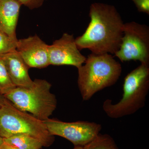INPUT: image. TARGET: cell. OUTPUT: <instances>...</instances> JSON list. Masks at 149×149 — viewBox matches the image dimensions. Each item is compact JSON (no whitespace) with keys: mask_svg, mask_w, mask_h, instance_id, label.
Masks as SVG:
<instances>
[{"mask_svg":"<svg viewBox=\"0 0 149 149\" xmlns=\"http://www.w3.org/2000/svg\"><path fill=\"white\" fill-rule=\"evenodd\" d=\"M149 90V65L141 63L125 77L120 101L113 104L111 100L107 99L103 104V109L112 118L133 114L145 106Z\"/></svg>","mask_w":149,"mask_h":149,"instance_id":"3","label":"cell"},{"mask_svg":"<svg viewBox=\"0 0 149 149\" xmlns=\"http://www.w3.org/2000/svg\"><path fill=\"white\" fill-rule=\"evenodd\" d=\"M5 97L3 95L0 93V108L1 107L2 105L3 104V103L4 101L5 100Z\"/></svg>","mask_w":149,"mask_h":149,"instance_id":"19","label":"cell"},{"mask_svg":"<svg viewBox=\"0 0 149 149\" xmlns=\"http://www.w3.org/2000/svg\"><path fill=\"white\" fill-rule=\"evenodd\" d=\"M21 5L15 0H0V25L3 32L17 39L16 29Z\"/></svg>","mask_w":149,"mask_h":149,"instance_id":"11","label":"cell"},{"mask_svg":"<svg viewBox=\"0 0 149 149\" xmlns=\"http://www.w3.org/2000/svg\"><path fill=\"white\" fill-rule=\"evenodd\" d=\"M32 87H16L4 97L16 107L45 121L56 108L57 100L51 92L52 85L47 80L36 79Z\"/></svg>","mask_w":149,"mask_h":149,"instance_id":"5","label":"cell"},{"mask_svg":"<svg viewBox=\"0 0 149 149\" xmlns=\"http://www.w3.org/2000/svg\"><path fill=\"white\" fill-rule=\"evenodd\" d=\"M91 22L84 34L75 39L79 50L114 54L121 45L124 23L115 7L101 3L90 6Z\"/></svg>","mask_w":149,"mask_h":149,"instance_id":"1","label":"cell"},{"mask_svg":"<svg viewBox=\"0 0 149 149\" xmlns=\"http://www.w3.org/2000/svg\"><path fill=\"white\" fill-rule=\"evenodd\" d=\"M115 56L123 62L149 64V27L135 22L124 23L121 45Z\"/></svg>","mask_w":149,"mask_h":149,"instance_id":"6","label":"cell"},{"mask_svg":"<svg viewBox=\"0 0 149 149\" xmlns=\"http://www.w3.org/2000/svg\"><path fill=\"white\" fill-rule=\"evenodd\" d=\"M1 149H19L16 148V147H14L13 146H11L10 145L4 142L3 144L2 147Z\"/></svg>","mask_w":149,"mask_h":149,"instance_id":"18","label":"cell"},{"mask_svg":"<svg viewBox=\"0 0 149 149\" xmlns=\"http://www.w3.org/2000/svg\"><path fill=\"white\" fill-rule=\"evenodd\" d=\"M44 121L51 135L65 138L74 146L84 147L93 141L102 130V125L95 122H66L50 118Z\"/></svg>","mask_w":149,"mask_h":149,"instance_id":"7","label":"cell"},{"mask_svg":"<svg viewBox=\"0 0 149 149\" xmlns=\"http://www.w3.org/2000/svg\"><path fill=\"white\" fill-rule=\"evenodd\" d=\"M83 149H118L113 139L108 134L99 133Z\"/></svg>","mask_w":149,"mask_h":149,"instance_id":"13","label":"cell"},{"mask_svg":"<svg viewBox=\"0 0 149 149\" xmlns=\"http://www.w3.org/2000/svg\"><path fill=\"white\" fill-rule=\"evenodd\" d=\"M80 51L73 35L65 33L60 39L48 45L50 65H72L78 69L86 59Z\"/></svg>","mask_w":149,"mask_h":149,"instance_id":"8","label":"cell"},{"mask_svg":"<svg viewBox=\"0 0 149 149\" xmlns=\"http://www.w3.org/2000/svg\"><path fill=\"white\" fill-rule=\"evenodd\" d=\"M21 134L39 139L45 147L50 146L55 141L44 121L19 109L5 98L0 108V136L4 139Z\"/></svg>","mask_w":149,"mask_h":149,"instance_id":"4","label":"cell"},{"mask_svg":"<svg viewBox=\"0 0 149 149\" xmlns=\"http://www.w3.org/2000/svg\"><path fill=\"white\" fill-rule=\"evenodd\" d=\"M48 45L35 35L17 40L16 51L29 68H43L50 65Z\"/></svg>","mask_w":149,"mask_h":149,"instance_id":"9","label":"cell"},{"mask_svg":"<svg viewBox=\"0 0 149 149\" xmlns=\"http://www.w3.org/2000/svg\"><path fill=\"white\" fill-rule=\"evenodd\" d=\"M3 143V139L0 136V149H1L2 147Z\"/></svg>","mask_w":149,"mask_h":149,"instance_id":"20","label":"cell"},{"mask_svg":"<svg viewBox=\"0 0 149 149\" xmlns=\"http://www.w3.org/2000/svg\"><path fill=\"white\" fill-rule=\"evenodd\" d=\"M0 32H3L1 27V25H0Z\"/></svg>","mask_w":149,"mask_h":149,"instance_id":"22","label":"cell"},{"mask_svg":"<svg viewBox=\"0 0 149 149\" xmlns=\"http://www.w3.org/2000/svg\"><path fill=\"white\" fill-rule=\"evenodd\" d=\"M1 58L4 62L11 80L16 87L29 88L32 87L34 81L29 76V67L16 50Z\"/></svg>","mask_w":149,"mask_h":149,"instance_id":"10","label":"cell"},{"mask_svg":"<svg viewBox=\"0 0 149 149\" xmlns=\"http://www.w3.org/2000/svg\"><path fill=\"white\" fill-rule=\"evenodd\" d=\"M16 87L11 80L3 59L0 58V93L4 96Z\"/></svg>","mask_w":149,"mask_h":149,"instance_id":"14","label":"cell"},{"mask_svg":"<svg viewBox=\"0 0 149 149\" xmlns=\"http://www.w3.org/2000/svg\"><path fill=\"white\" fill-rule=\"evenodd\" d=\"M22 6L23 5L30 10L35 9L42 6L47 0H15Z\"/></svg>","mask_w":149,"mask_h":149,"instance_id":"16","label":"cell"},{"mask_svg":"<svg viewBox=\"0 0 149 149\" xmlns=\"http://www.w3.org/2000/svg\"><path fill=\"white\" fill-rule=\"evenodd\" d=\"M4 143L19 149H41L44 147L39 139L29 135H15L3 139Z\"/></svg>","mask_w":149,"mask_h":149,"instance_id":"12","label":"cell"},{"mask_svg":"<svg viewBox=\"0 0 149 149\" xmlns=\"http://www.w3.org/2000/svg\"><path fill=\"white\" fill-rule=\"evenodd\" d=\"M17 40L10 37L3 32H0V58L16 50Z\"/></svg>","mask_w":149,"mask_h":149,"instance_id":"15","label":"cell"},{"mask_svg":"<svg viewBox=\"0 0 149 149\" xmlns=\"http://www.w3.org/2000/svg\"><path fill=\"white\" fill-rule=\"evenodd\" d=\"M140 12L149 14V0H131Z\"/></svg>","mask_w":149,"mask_h":149,"instance_id":"17","label":"cell"},{"mask_svg":"<svg viewBox=\"0 0 149 149\" xmlns=\"http://www.w3.org/2000/svg\"><path fill=\"white\" fill-rule=\"evenodd\" d=\"M73 149H83V147L74 146Z\"/></svg>","mask_w":149,"mask_h":149,"instance_id":"21","label":"cell"},{"mask_svg":"<svg viewBox=\"0 0 149 149\" xmlns=\"http://www.w3.org/2000/svg\"><path fill=\"white\" fill-rule=\"evenodd\" d=\"M84 63L77 69V85L84 101L89 100L97 92L114 85L122 72L121 65L109 54L92 53Z\"/></svg>","mask_w":149,"mask_h":149,"instance_id":"2","label":"cell"}]
</instances>
